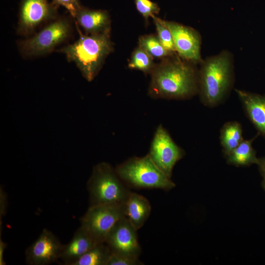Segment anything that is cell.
Returning <instances> with one entry per match:
<instances>
[{
  "label": "cell",
  "instance_id": "obj_1",
  "mask_svg": "<svg viewBox=\"0 0 265 265\" xmlns=\"http://www.w3.org/2000/svg\"><path fill=\"white\" fill-rule=\"evenodd\" d=\"M151 75L148 95L154 99L187 100L198 94V64L176 53L156 64Z\"/></svg>",
  "mask_w": 265,
  "mask_h": 265
},
{
  "label": "cell",
  "instance_id": "obj_2",
  "mask_svg": "<svg viewBox=\"0 0 265 265\" xmlns=\"http://www.w3.org/2000/svg\"><path fill=\"white\" fill-rule=\"evenodd\" d=\"M198 93L202 103L210 107L221 104L235 81L234 56L228 50L207 57L199 64Z\"/></svg>",
  "mask_w": 265,
  "mask_h": 265
},
{
  "label": "cell",
  "instance_id": "obj_3",
  "mask_svg": "<svg viewBox=\"0 0 265 265\" xmlns=\"http://www.w3.org/2000/svg\"><path fill=\"white\" fill-rule=\"evenodd\" d=\"M74 43L59 49L69 61L74 62L83 77L88 81L97 75L106 57L113 51L110 31L82 34Z\"/></svg>",
  "mask_w": 265,
  "mask_h": 265
},
{
  "label": "cell",
  "instance_id": "obj_4",
  "mask_svg": "<svg viewBox=\"0 0 265 265\" xmlns=\"http://www.w3.org/2000/svg\"><path fill=\"white\" fill-rule=\"evenodd\" d=\"M87 188L89 207L111 204L124 205L131 193L115 169L105 162L93 167Z\"/></svg>",
  "mask_w": 265,
  "mask_h": 265
},
{
  "label": "cell",
  "instance_id": "obj_5",
  "mask_svg": "<svg viewBox=\"0 0 265 265\" xmlns=\"http://www.w3.org/2000/svg\"><path fill=\"white\" fill-rule=\"evenodd\" d=\"M115 169L128 187L169 190L176 186L171 178L157 167L148 154L142 157L131 158Z\"/></svg>",
  "mask_w": 265,
  "mask_h": 265
},
{
  "label": "cell",
  "instance_id": "obj_6",
  "mask_svg": "<svg viewBox=\"0 0 265 265\" xmlns=\"http://www.w3.org/2000/svg\"><path fill=\"white\" fill-rule=\"evenodd\" d=\"M71 31V25L68 19H57L32 36L19 41V51L26 57L47 54L66 40Z\"/></svg>",
  "mask_w": 265,
  "mask_h": 265
},
{
  "label": "cell",
  "instance_id": "obj_7",
  "mask_svg": "<svg viewBox=\"0 0 265 265\" xmlns=\"http://www.w3.org/2000/svg\"><path fill=\"white\" fill-rule=\"evenodd\" d=\"M124 205L111 204L89 207L80 219V226L97 242H105L115 224L125 216Z\"/></svg>",
  "mask_w": 265,
  "mask_h": 265
},
{
  "label": "cell",
  "instance_id": "obj_8",
  "mask_svg": "<svg viewBox=\"0 0 265 265\" xmlns=\"http://www.w3.org/2000/svg\"><path fill=\"white\" fill-rule=\"evenodd\" d=\"M148 154L157 167L171 178L174 166L184 157L185 152L174 142L163 126L159 125L156 129Z\"/></svg>",
  "mask_w": 265,
  "mask_h": 265
},
{
  "label": "cell",
  "instance_id": "obj_9",
  "mask_svg": "<svg viewBox=\"0 0 265 265\" xmlns=\"http://www.w3.org/2000/svg\"><path fill=\"white\" fill-rule=\"evenodd\" d=\"M162 21L172 34L176 53L184 59L199 65L203 60L200 32L193 27L176 22L162 19Z\"/></svg>",
  "mask_w": 265,
  "mask_h": 265
},
{
  "label": "cell",
  "instance_id": "obj_10",
  "mask_svg": "<svg viewBox=\"0 0 265 265\" xmlns=\"http://www.w3.org/2000/svg\"><path fill=\"white\" fill-rule=\"evenodd\" d=\"M137 231L125 216L118 220L105 240L111 253L138 258L141 250Z\"/></svg>",
  "mask_w": 265,
  "mask_h": 265
},
{
  "label": "cell",
  "instance_id": "obj_11",
  "mask_svg": "<svg viewBox=\"0 0 265 265\" xmlns=\"http://www.w3.org/2000/svg\"><path fill=\"white\" fill-rule=\"evenodd\" d=\"M55 9L47 0H22L17 25V33L27 36L42 23L53 18Z\"/></svg>",
  "mask_w": 265,
  "mask_h": 265
},
{
  "label": "cell",
  "instance_id": "obj_12",
  "mask_svg": "<svg viewBox=\"0 0 265 265\" xmlns=\"http://www.w3.org/2000/svg\"><path fill=\"white\" fill-rule=\"evenodd\" d=\"M63 246L55 235L44 229L36 240L26 250V262L30 265L50 264L59 259Z\"/></svg>",
  "mask_w": 265,
  "mask_h": 265
},
{
  "label": "cell",
  "instance_id": "obj_13",
  "mask_svg": "<svg viewBox=\"0 0 265 265\" xmlns=\"http://www.w3.org/2000/svg\"><path fill=\"white\" fill-rule=\"evenodd\" d=\"M235 91L247 117L259 134L265 137V94L238 89Z\"/></svg>",
  "mask_w": 265,
  "mask_h": 265
},
{
  "label": "cell",
  "instance_id": "obj_14",
  "mask_svg": "<svg viewBox=\"0 0 265 265\" xmlns=\"http://www.w3.org/2000/svg\"><path fill=\"white\" fill-rule=\"evenodd\" d=\"M74 19L87 34L110 31V18L106 10L89 9L82 6Z\"/></svg>",
  "mask_w": 265,
  "mask_h": 265
},
{
  "label": "cell",
  "instance_id": "obj_15",
  "mask_svg": "<svg viewBox=\"0 0 265 265\" xmlns=\"http://www.w3.org/2000/svg\"><path fill=\"white\" fill-rule=\"evenodd\" d=\"M99 242L83 227L80 226L75 233L70 241L64 245L59 259L64 264H71Z\"/></svg>",
  "mask_w": 265,
  "mask_h": 265
},
{
  "label": "cell",
  "instance_id": "obj_16",
  "mask_svg": "<svg viewBox=\"0 0 265 265\" xmlns=\"http://www.w3.org/2000/svg\"><path fill=\"white\" fill-rule=\"evenodd\" d=\"M125 216L138 230L148 219L151 212V206L144 196L131 192L124 205Z\"/></svg>",
  "mask_w": 265,
  "mask_h": 265
},
{
  "label": "cell",
  "instance_id": "obj_17",
  "mask_svg": "<svg viewBox=\"0 0 265 265\" xmlns=\"http://www.w3.org/2000/svg\"><path fill=\"white\" fill-rule=\"evenodd\" d=\"M255 137L250 139H243L241 143L229 154L227 158L229 164L236 166H246L258 164L259 159L252 146Z\"/></svg>",
  "mask_w": 265,
  "mask_h": 265
},
{
  "label": "cell",
  "instance_id": "obj_18",
  "mask_svg": "<svg viewBox=\"0 0 265 265\" xmlns=\"http://www.w3.org/2000/svg\"><path fill=\"white\" fill-rule=\"evenodd\" d=\"M243 140L242 128L237 121L225 123L220 131V142L225 157L229 155Z\"/></svg>",
  "mask_w": 265,
  "mask_h": 265
},
{
  "label": "cell",
  "instance_id": "obj_19",
  "mask_svg": "<svg viewBox=\"0 0 265 265\" xmlns=\"http://www.w3.org/2000/svg\"><path fill=\"white\" fill-rule=\"evenodd\" d=\"M111 255L106 243L99 242L71 265H106Z\"/></svg>",
  "mask_w": 265,
  "mask_h": 265
},
{
  "label": "cell",
  "instance_id": "obj_20",
  "mask_svg": "<svg viewBox=\"0 0 265 265\" xmlns=\"http://www.w3.org/2000/svg\"><path fill=\"white\" fill-rule=\"evenodd\" d=\"M138 46L153 58L162 59L175 53L169 52L163 46L157 34L141 36L138 39Z\"/></svg>",
  "mask_w": 265,
  "mask_h": 265
},
{
  "label": "cell",
  "instance_id": "obj_21",
  "mask_svg": "<svg viewBox=\"0 0 265 265\" xmlns=\"http://www.w3.org/2000/svg\"><path fill=\"white\" fill-rule=\"evenodd\" d=\"M155 65L154 58L138 46L132 52L128 66L131 69L138 70L145 74H150Z\"/></svg>",
  "mask_w": 265,
  "mask_h": 265
},
{
  "label": "cell",
  "instance_id": "obj_22",
  "mask_svg": "<svg viewBox=\"0 0 265 265\" xmlns=\"http://www.w3.org/2000/svg\"><path fill=\"white\" fill-rule=\"evenodd\" d=\"M157 36L163 46L169 52L176 53L172 34L169 28L162 22V19L156 15L152 16Z\"/></svg>",
  "mask_w": 265,
  "mask_h": 265
},
{
  "label": "cell",
  "instance_id": "obj_23",
  "mask_svg": "<svg viewBox=\"0 0 265 265\" xmlns=\"http://www.w3.org/2000/svg\"><path fill=\"white\" fill-rule=\"evenodd\" d=\"M134 0L137 10L146 21L150 17L158 14L160 11L159 5L150 0Z\"/></svg>",
  "mask_w": 265,
  "mask_h": 265
},
{
  "label": "cell",
  "instance_id": "obj_24",
  "mask_svg": "<svg viewBox=\"0 0 265 265\" xmlns=\"http://www.w3.org/2000/svg\"><path fill=\"white\" fill-rule=\"evenodd\" d=\"M143 264L137 257L111 253L106 265H138Z\"/></svg>",
  "mask_w": 265,
  "mask_h": 265
},
{
  "label": "cell",
  "instance_id": "obj_25",
  "mask_svg": "<svg viewBox=\"0 0 265 265\" xmlns=\"http://www.w3.org/2000/svg\"><path fill=\"white\" fill-rule=\"evenodd\" d=\"M57 5L64 7L75 18L78 11L82 7L79 0H53Z\"/></svg>",
  "mask_w": 265,
  "mask_h": 265
},
{
  "label": "cell",
  "instance_id": "obj_26",
  "mask_svg": "<svg viewBox=\"0 0 265 265\" xmlns=\"http://www.w3.org/2000/svg\"><path fill=\"white\" fill-rule=\"evenodd\" d=\"M6 248V244L4 243L1 239H0V265H5V262L3 260V253Z\"/></svg>",
  "mask_w": 265,
  "mask_h": 265
},
{
  "label": "cell",
  "instance_id": "obj_27",
  "mask_svg": "<svg viewBox=\"0 0 265 265\" xmlns=\"http://www.w3.org/2000/svg\"><path fill=\"white\" fill-rule=\"evenodd\" d=\"M259 169L262 175H265V157L259 159V161L257 164Z\"/></svg>",
  "mask_w": 265,
  "mask_h": 265
},
{
  "label": "cell",
  "instance_id": "obj_28",
  "mask_svg": "<svg viewBox=\"0 0 265 265\" xmlns=\"http://www.w3.org/2000/svg\"><path fill=\"white\" fill-rule=\"evenodd\" d=\"M263 179L262 182V186L264 189L265 190V175H262Z\"/></svg>",
  "mask_w": 265,
  "mask_h": 265
}]
</instances>
